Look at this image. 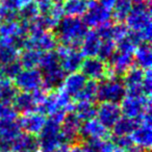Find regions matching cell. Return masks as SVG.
<instances>
[{"instance_id": "c3c4849f", "label": "cell", "mask_w": 152, "mask_h": 152, "mask_svg": "<svg viewBox=\"0 0 152 152\" xmlns=\"http://www.w3.org/2000/svg\"><path fill=\"white\" fill-rule=\"evenodd\" d=\"M3 23V21H2V19H1V17H0V26H1V24Z\"/></svg>"}, {"instance_id": "f907efd6", "label": "cell", "mask_w": 152, "mask_h": 152, "mask_svg": "<svg viewBox=\"0 0 152 152\" xmlns=\"http://www.w3.org/2000/svg\"><path fill=\"white\" fill-rule=\"evenodd\" d=\"M5 152H11V151H5Z\"/></svg>"}, {"instance_id": "836d02e7", "label": "cell", "mask_w": 152, "mask_h": 152, "mask_svg": "<svg viewBox=\"0 0 152 152\" xmlns=\"http://www.w3.org/2000/svg\"><path fill=\"white\" fill-rule=\"evenodd\" d=\"M116 51V42L113 40H102L99 47L97 57L103 61H108Z\"/></svg>"}, {"instance_id": "7dc6e473", "label": "cell", "mask_w": 152, "mask_h": 152, "mask_svg": "<svg viewBox=\"0 0 152 152\" xmlns=\"http://www.w3.org/2000/svg\"><path fill=\"white\" fill-rule=\"evenodd\" d=\"M22 1V4H25V3H28V2H31V1H34V0H21Z\"/></svg>"}, {"instance_id": "d6a6232c", "label": "cell", "mask_w": 152, "mask_h": 152, "mask_svg": "<svg viewBox=\"0 0 152 152\" xmlns=\"http://www.w3.org/2000/svg\"><path fill=\"white\" fill-rule=\"evenodd\" d=\"M96 96H97V83L94 80H88L75 99L77 101L81 100V101L93 102L96 99Z\"/></svg>"}, {"instance_id": "7a4b0ae2", "label": "cell", "mask_w": 152, "mask_h": 152, "mask_svg": "<svg viewBox=\"0 0 152 152\" xmlns=\"http://www.w3.org/2000/svg\"><path fill=\"white\" fill-rule=\"evenodd\" d=\"M128 30L137 31L143 34L146 42L151 39V11L149 4L145 2L133 4L125 19Z\"/></svg>"}, {"instance_id": "1f68e13d", "label": "cell", "mask_w": 152, "mask_h": 152, "mask_svg": "<svg viewBox=\"0 0 152 152\" xmlns=\"http://www.w3.org/2000/svg\"><path fill=\"white\" fill-rule=\"evenodd\" d=\"M39 15H40V13H39L38 7H37V3L34 1L25 3L18 11V18L20 19V21L26 22V23L36 19Z\"/></svg>"}, {"instance_id": "6da1fadb", "label": "cell", "mask_w": 152, "mask_h": 152, "mask_svg": "<svg viewBox=\"0 0 152 152\" xmlns=\"http://www.w3.org/2000/svg\"><path fill=\"white\" fill-rule=\"evenodd\" d=\"M54 29L57 42L64 46L78 48L88 31V26L80 18L64 17Z\"/></svg>"}, {"instance_id": "d590c367", "label": "cell", "mask_w": 152, "mask_h": 152, "mask_svg": "<svg viewBox=\"0 0 152 152\" xmlns=\"http://www.w3.org/2000/svg\"><path fill=\"white\" fill-rule=\"evenodd\" d=\"M17 114L18 113L11 104L0 102V122L16 121L17 120Z\"/></svg>"}, {"instance_id": "d6986e66", "label": "cell", "mask_w": 152, "mask_h": 152, "mask_svg": "<svg viewBox=\"0 0 152 152\" xmlns=\"http://www.w3.org/2000/svg\"><path fill=\"white\" fill-rule=\"evenodd\" d=\"M130 139L133 145L139 147L140 149L149 150L152 144V129L151 122L140 121L137 128L130 134Z\"/></svg>"}, {"instance_id": "7bdbcfd3", "label": "cell", "mask_w": 152, "mask_h": 152, "mask_svg": "<svg viewBox=\"0 0 152 152\" xmlns=\"http://www.w3.org/2000/svg\"><path fill=\"white\" fill-rule=\"evenodd\" d=\"M98 1H99L102 5H104L105 7L112 10L113 7H114V4L116 3L117 0H98Z\"/></svg>"}, {"instance_id": "277c9868", "label": "cell", "mask_w": 152, "mask_h": 152, "mask_svg": "<svg viewBox=\"0 0 152 152\" xmlns=\"http://www.w3.org/2000/svg\"><path fill=\"white\" fill-rule=\"evenodd\" d=\"M27 37L26 22L14 20L3 22L0 26V41L14 45L17 49H23Z\"/></svg>"}, {"instance_id": "44dd1931", "label": "cell", "mask_w": 152, "mask_h": 152, "mask_svg": "<svg viewBox=\"0 0 152 152\" xmlns=\"http://www.w3.org/2000/svg\"><path fill=\"white\" fill-rule=\"evenodd\" d=\"M101 39L98 36L96 30H88L80 43V53L83 57L97 56L99 47L101 44Z\"/></svg>"}, {"instance_id": "5b68a950", "label": "cell", "mask_w": 152, "mask_h": 152, "mask_svg": "<svg viewBox=\"0 0 152 152\" xmlns=\"http://www.w3.org/2000/svg\"><path fill=\"white\" fill-rule=\"evenodd\" d=\"M125 87L123 81L117 76H108L102 79L97 85V96L96 99L100 102H116L119 103L124 98Z\"/></svg>"}, {"instance_id": "4dcf8cb0", "label": "cell", "mask_w": 152, "mask_h": 152, "mask_svg": "<svg viewBox=\"0 0 152 152\" xmlns=\"http://www.w3.org/2000/svg\"><path fill=\"white\" fill-rule=\"evenodd\" d=\"M132 5L133 4L131 3L130 0H117L112 9V17L117 22L125 21Z\"/></svg>"}, {"instance_id": "b9f144b4", "label": "cell", "mask_w": 152, "mask_h": 152, "mask_svg": "<svg viewBox=\"0 0 152 152\" xmlns=\"http://www.w3.org/2000/svg\"><path fill=\"white\" fill-rule=\"evenodd\" d=\"M68 152H87L86 150V147L83 145H78V144H76V145H73L69 148V151Z\"/></svg>"}, {"instance_id": "cb8c5ba5", "label": "cell", "mask_w": 152, "mask_h": 152, "mask_svg": "<svg viewBox=\"0 0 152 152\" xmlns=\"http://www.w3.org/2000/svg\"><path fill=\"white\" fill-rule=\"evenodd\" d=\"M61 2L64 15L66 17L80 18L87 12L89 0H63Z\"/></svg>"}, {"instance_id": "ab89813d", "label": "cell", "mask_w": 152, "mask_h": 152, "mask_svg": "<svg viewBox=\"0 0 152 152\" xmlns=\"http://www.w3.org/2000/svg\"><path fill=\"white\" fill-rule=\"evenodd\" d=\"M98 152H127L125 149H123L122 147L117 145L115 142L110 141H104L101 144Z\"/></svg>"}, {"instance_id": "f1b7e54d", "label": "cell", "mask_w": 152, "mask_h": 152, "mask_svg": "<svg viewBox=\"0 0 152 152\" xmlns=\"http://www.w3.org/2000/svg\"><path fill=\"white\" fill-rule=\"evenodd\" d=\"M96 105L91 101H77L74 103L72 112L81 121H88L96 117Z\"/></svg>"}, {"instance_id": "ee69618b", "label": "cell", "mask_w": 152, "mask_h": 152, "mask_svg": "<svg viewBox=\"0 0 152 152\" xmlns=\"http://www.w3.org/2000/svg\"><path fill=\"white\" fill-rule=\"evenodd\" d=\"M69 148H70L69 144H63V145H61L59 147H57L56 149L52 152H68L69 151Z\"/></svg>"}, {"instance_id": "f546056e", "label": "cell", "mask_w": 152, "mask_h": 152, "mask_svg": "<svg viewBox=\"0 0 152 152\" xmlns=\"http://www.w3.org/2000/svg\"><path fill=\"white\" fill-rule=\"evenodd\" d=\"M19 57V49L14 45L0 42V66L15 61Z\"/></svg>"}, {"instance_id": "2e32d148", "label": "cell", "mask_w": 152, "mask_h": 152, "mask_svg": "<svg viewBox=\"0 0 152 152\" xmlns=\"http://www.w3.org/2000/svg\"><path fill=\"white\" fill-rule=\"evenodd\" d=\"M133 66V54L116 50L108 61L110 76L124 75Z\"/></svg>"}, {"instance_id": "9c48e42d", "label": "cell", "mask_w": 152, "mask_h": 152, "mask_svg": "<svg viewBox=\"0 0 152 152\" xmlns=\"http://www.w3.org/2000/svg\"><path fill=\"white\" fill-rule=\"evenodd\" d=\"M14 85L21 92H34L43 88L42 73L36 69H22L14 78Z\"/></svg>"}, {"instance_id": "f6af8a7d", "label": "cell", "mask_w": 152, "mask_h": 152, "mask_svg": "<svg viewBox=\"0 0 152 152\" xmlns=\"http://www.w3.org/2000/svg\"><path fill=\"white\" fill-rule=\"evenodd\" d=\"M131 3L132 4H137V3H142V2H145L144 0H130Z\"/></svg>"}, {"instance_id": "d4e9b609", "label": "cell", "mask_w": 152, "mask_h": 152, "mask_svg": "<svg viewBox=\"0 0 152 152\" xmlns=\"http://www.w3.org/2000/svg\"><path fill=\"white\" fill-rule=\"evenodd\" d=\"M41 73L43 78V88L45 90H53L59 88L66 76L65 71L61 69V67H57Z\"/></svg>"}, {"instance_id": "83f0119b", "label": "cell", "mask_w": 152, "mask_h": 152, "mask_svg": "<svg viewBox=\"0 0 152 152\" xmlns=\"http://www.w3.org/2000/svg\"><path fill=\"white\" fill-rule=\"evenodd\" d=\"M17 93L18 90L12 79L0 74V102L11 104Z\"/></svg>"}, {"instance_id": "681fc988", "label": "cell", "mask_w": 152, "mask_h": 152, "mask_svg": "<svg viewBox=\"0 0 152 152\" xmlns=\"http://www.w3.org/2000/svg\"><path fill=\"white\" fill-rule=\"evenodd\" d=\"M144 1H147V2H148V3H149V2H150V1H151V0H144Z\"/></svg>"}, {"instance_id": "60d3db41", "label": "cell", "mask_w": 152, "mask_h": 152, "mask_svg": "<svg viewBox=\"0 0 152 152\" xmlns=\"http://www.w3.org/2000/svg\"><path fill=\"white\" fill-rule=\"evenodd\" d=\"M114 142L118 146L122 147L123 149H125V150H128L129 148L134 146L130 139V135H125V137H115Z\"/></svg>"}, {"instance_id": "e575fe53", "label": "cell", "mask_w": 152, "mask_h": 152, "mask_svg": "<svg viewBox=\"0 0 152 152\" xmlns=\"http://www.w3.org/2000/svg\"><path fill=\"white\" fill-rule=\"evenodd\" d=\"M22 70V67L20 65L19 61H12V63H9L7 65L1 66L0 68V74H2L3 76L7 77L10 79H14L16 76L19 74V72Z\"/></svg>"}, {"instance_id": "484cf974", "label": "cell", "mask_w": 152, "mask_h": 152, "mask_svg": "<svg viewBox=\"0 0 152 152\" xmlns=\"http://www.w3.org/2000/svg\"><path fill=\"white\" fill-rule=\"evenodd\" d=\"M139 123V120H137V119H131L128 118V117L121 116V118L112 127L113 133H114L115 137L130 135L132 131L137 128Z\"/></svg>"}, {"instance_id": "4316f807", "label": "cell", "mask_w": 152, "mask_h": 152, "mask_svg": "<svg viewBox=\"0 0 152 152\" xmlns=\"http://www.w3.org/2000/svg\"><path fill=\"white\" fill-rule=\"evenodd\" d=\"M42 53L43 52L34 48L24 49L18 57L22 69H36L37 67H39Z\"/></svg>"}, {"instance_id": "5bb4252c", "label": "cell", "mask_w": 152, "mask_h": 152, "mask_svg": "<svg viewBox=\"0 0 152 152\" xmlns=\"http://www.w3.org/2000/svg\"><path fill=\"white\" fill-rule=\"evenodd\" d=\"M122 116L120 104L116 102H101L96 108V117L106 128H112Z\"/></svg>"}, {"instance_id": "3957f363", "label": "cell", "mask_w": 152, "mask_h": 152, "mask_svg": "<svg viewBox=\"0 0 152 152\" xmlns=\"http://www.w3.org/2000/svg\"><path fill=\"white\" fill-rule=\"evenodd\" d=\"M39 150L42 152H52L65 143V140L61 134V123L53 119H49L46 121L44 127L39 133Z\"/></svg>"}, {"instance_id": "ba28073f", "label": "cell", "mask_w": 152, "mask_h": 152, "mask_svg": "<svg viewBox=\"0 0 152 152\" xmlns=\"http://www.w3.org/2000/svg\"><path fill=\"white\" fill-rule=\"evenodd\" d=\"M55 52L58 56L59 65L65 73H73L80 69L83 56L77 48L59 45L56 47Z\"/></svg>"}, {"instance_id": "e0dca14e", "label": "cell", "mask_w": 152, "mask_h": 152, "mask_svg": "<svg viewBox=\"0 0 152 152\" xmlns=\"http://www.w3.org/2000/svg\"><path fill=\"white\" fill-rule=\"evenodd\" d=\"M79 134L86 140L94 139L100 141H106L110 137V129L101 124L96 118L85 121V123L81 124Z\"/></svg>"}, {"instance_id": "8fae6325", "label": "cell", "mask_w": 152, "mask_h": 152, "mask_svg": "<svg viewBox=\"0 0 152 152\" xmlns=\"http://www.w3.org/2000/svg\"><path fill=\"white\" fill-rule=\"evenodd\" d=\"M47 119L38 110L24 113L17 119L21 131L31 135H38L44 127Z\"/></svg>"}, {"instance_id": "9a60e30c", "label": "cell", "mask_w": 152, "mask_h": 152, "mask_svg": "<svg viewBox=\"0 0 152 152\" xmlns=\"http://www.w3.org/2000/svg\"><path fill=\"white\" fill-rule=\"evenodd\" d=\"M83 121L76 116L73 112L67 113L65 118L61 123V130L65 143L71 144L75 143L79 137H80V127Z\"/></svg>"}, {"instance_id": "8992f818", "label": "cell", "mask_w": 152, "mask_h": 152, "mask_svg": "<svg viewBox=\"0 0 152 152\" xmlns=\"http://www.w3.org/2000/svg\"><path fill=\"white\" fill-rule=\"evenodd\" d=\"M120 108L123 116L139 120L144 114L151 112V100L146 95H125L121 100Z\"/></svg>"}, {"instance_id": "ac0fdd59", "label": "cell", "mask_w": 152, "mask_h": 152, "mask_svg": "<svg viewBox=\"0 0 152 152\" xmlns=\"http://www.w3.org/2000/svg\"><path fill=\"white\" fill-rule=\"evenodd\" d=\"M87 81L88 79L81 72H73V73H69L65 76V78L58 89L61 90L72 99L73 98L75 99L76 96L78 95L79 92L85 87Z\"/></svg>"}, {"instance_id": "603a6c76", "label": "cell", "mask_w": 152, "mask_h": 152, "mask_svg": "<svg viewBox=\"0 0 152 152\" xmlns=\"http://www.w3.org/2000/svg\"><path fill=\"white\" fill-rule=\"evenodd\" d=\"M133 61L137 67L143 70H147L151 68L152 64V51L149 42L141 43L137 45L133 51Z\"/></svg>"}, {"instance_id": "7c38bea8", "label": "cell", "mask_w": 152, "mask_h": 152, "mask_svg": "<svg viewBox=\"0 0 152 152\" xmlns=\"http://www.w3.org/2000/svg\"><path fill=\"white\" fill-rule=\"evenodd\" d=\"M57 43L55 34L51 30H45L36 36L27 37L23 49L34 48L41 52H48L56 49Z\"/></svg>"}, {"instance_id": "74e56055", "label": "cell", "mask_w": 152, "mask_h": 152, "mask_svg": "<svg viewBox=\"0 0 152 152\" xmlns=\"http://www.w3.org/2000/svg\"><path fill=\"white\" fill-rule=\"evenodd\" d=\"M21 0H0V7L3 10H7L10 12L18 13L20 7H22Z\"/></svg>"}, {"instance_id": "30bf717a", "label": "cell", "mask_w": 152, "mask_h": 152, "mask_svg": "<svg viewBox=\"0 0 152 152\" xmlns=\"http://www.w3.org/2000/svg\"><path fill=\"white\" fill-rule=\"evenodd\" d=\"M79 70L86 76V78L94 81L102 80L110 76L107 65L105 64V61L97 56L83 58Z\"/></svg>"}, {"instance_id": "816d5d0a", "label": "cell", "mask_w": 152, "mask_h": 152, "mask_svg": "<svg viewBox=\"0 0 152 152\" xmlns=\"http://www.w3.org/2000/svg\"><path fill=\"white\" fill-rule=\"evenodd\" d=\"M0 42H1V41H0Z\"/></svg>"}, {"instance_id": "ffe728a7", "label": "cell", "mask_w": 152, "mask_h": 152, "mask_svg": "<svg viewBox=\"0 0 152 152\" xmlns=\"http://www.w3.org/2000/svg\"><path fill=\"white\" fill-rule=\"evenodd\" d=\"M11 150L12 152H38V139L36 135L20 132L12 142Z\"/></svg>"}, {"instance_id": "f35d334b", "label": "cell", "mask_w": 152, "mask_h": 152, "mask_svg": "<svg viewBox=\"0 0 152 152\" xmlns=\"http://www.w3.org/2000/svg\"><path fill=\"white\" fill-rule=\"evenodd\" d=\"M142 88H143V92L145 95L149 96L151 95L152 91V75H151V69L145 70L144 73V79L143 83H142Z\"/></svg>"}, {"instance_id": "bcb514c9", "label": "cell", "mask_w": 152, "mask_h": 152, "mask_svg": "<svg viewBox=\"0 0 152 152\" xmlns=\"http://www.w3.org/2000/svg\"><path fill=\"white\" fill-rule=\"evenodd\" d=\"M50 2H52V3H61V1L63 0H49Z\"/></svg>"}, {"instance_id": "4fadbf2b", "label": "cell", "mask_w": 152, "mask_h": 152, "mask_svg": "<svg viewBox=\"0 0 152 152\" xmlns=\"http://www.w3.org/2000/svg\"><path fill=\"white\" fill-rule=\"evenodd\" d=\"M145 70L139 67H131L126 73L123 75V85L125 87V95L130 96H140L145 95L142 88L144 79ZM147 96V95H146Z\"/></svg>"}, {"instance_id": "52a82bcc", "label": "cell", "mask_w": 152, "mask_h": 152, "mask_svg": "<svg viewBox=\"0 0 152 152\" xmlns=\"http://www.w3.org/2000/svg\"><path fill=\"white\" fill-rule=\"evenodd\" d=\"M83 23L91 28H97L100 25L110 22L112 19V10L102 5L98 0H90L87 12L83 16Z\"/></svg>"}, {"instance_id": "8d00e7d4", "label": "cell", "mask_w": 152, "mask_h": 152, "mask_svg": "<svg viewBox=\"0 0 152 152\" xmlns=\"http://www.w3.org/2000/svg\"><path fill=\"white\" fill-rule=\"evenodd\" d=\"M128 34V28L122 22H117L113 24V31H112V40L114 42L118 43L122 39H124Z\"/></svg>"}, {"instance_id": "7402d4cb", "label": "cell", "mask_w": 152, "mask_h": 152, "mask_svg": "<svg viewBox=\"0 0 152 152\" xmlns=\"http://www.w3.org/2000/svg\"><path fill=\"white\" fill-rule=\"evenodd\" d=\"M12 103L16 112L21 114L37 110L38 108V103L31 92H18Z\"/></svg>"}]
</instances>
